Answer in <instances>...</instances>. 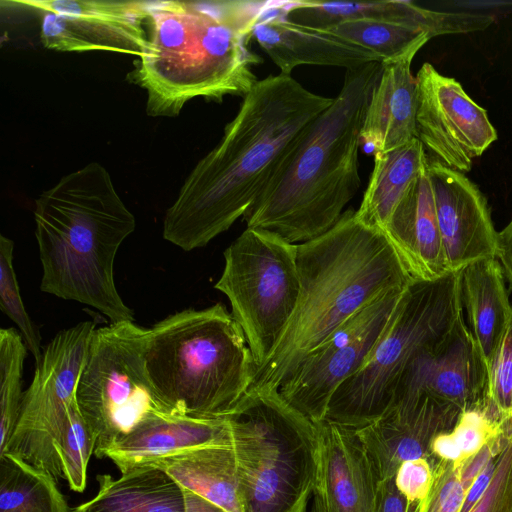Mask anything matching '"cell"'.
<instances>
[{
    "label": "cell",
    "instance_id": "6da1fadb",
    "mask_svg": "<svg viewBox=\"0 0 512 512\" xmlns=\"http://www.w3.org/2000/svg\"><path fill=\"white\" fill-rule=\"evenodd\" d=\"M334 101L291 75H270L243 96L220 142L194 166L163 221V238L188 252L243 217L281 158Z\"/></svg>",
    "mask_w": 512,
    "mask_h": 512
},
{
    "label": "cell",
    "instance_id": "7a4b0ae2",
    "mask_svg": "<svg viewBox=\"0 0 512 512\" xmlns=\"http://www.w3.org/2000/svg\"><path fill=\"white\" fill-rule=\"evenodd\" d=\"M270 2L153 1L145 50L127 76L146 91L147 115L175 117L198 97L245 96L263 62L249 43Z\"/></svg>",
    "mask_w": 512,
    "mask_h": 512
},
{
    "label": "cell",
    "instance_id": "3957f363",
    "mask_svg": "<svg viewBox=\"0 0 512 512\" xmlns=\"http://www.w3.org/2000/svg\"><path fill=\"white\" fill-rule=\"evenodd\" d=\"M380 71V62L346 70L333 103L289 148L244 214L247 228L300 244L339 221L361 186V130Z\"/></svg>",
    "mask_w": 512,
    "mask_h": 512
},
{
    "label": "cell",
    "instance_id": "277c9868",
    "mask_svg": "<svg viewBox=\"0 0 512 512\" xmlns=\"http://www.w3.org/2000/svg\"><path fill=\"white\" fill-rule=\"evenodd\" d=\"M297 264L296 308L249 390H278L303 358L350 317L413 281L385 233L361 224L352 209L323 235L297 244Z\"/></svg>",
    "mask_w": 512,
    "mask_h": 512
},
{
    "label": "cell",
    "instance_id": "5b68a950",
    "mask_svg": "<svg viewBox=\"0 0 512 512\" xmlns=\"http://www.w3.org/2000/svg\"><path fill=\"white\" fill-rule=\"evenodd\" d=\"M40 290L97 309L111 323L134 321L114 281V260L136 219L98 162L77 169L35 201Z\"/></svg>",
    "mask_w": 512,
    "mask_h": 512
},
{
    "label": "cell",
    "instance_id": "8992f818",
    "mask_svg": "<svg viewBox=\"0 0 512 512\" xmlns=\"http://www.w3.org/2000/svg\"><path fill=\"white\" fill-rule=\"evenodd\" d=\"M145 364L171 414L227 419L258 370L243 330L222 303L186 309L147 329Z\"/></svg>",
    "mask_w": 512,
    "mask_h": 512
},
{
    "label": "cell",
    "instance_id": "52a82bcc",
    "mask_svg": "<svg viewBox=\"0 0 512 512\" xmlns=\"http://www.w3.org/2000/svg\"><path fill=\"white\" fill-rule=\"evenodd\" d=\"M227 419L243 511L308 512L318 468L316 424L279 390H249Z\"/></svg>",
    "mask_w": 512,
    "mask_h": 512
},
{
    "label": "cell",
    "instance_id": "ba28073f",
    "mask_svg": "<svg viewBox=\"0 0 512 512\" xmlns=\"http://www.w3.org/2000/svg\"><path fill=\"white\" fill-rule=\"evenodd\" d=\"M463 317L459 272L411 281L361 368L334 393L325 420L357 429L377 419L407 367L446 339Z\"/></svg>",
    "mask_w": 512,
    "mask_h": 512
},
{
    "label": "cell",
    "instance_id": "9c48e42d",
    "mask_svg": "<svg viewBox=\"0 0 512 512\" xmlns=\"http://www.w3.org/2000/svg\"><path fill=\"white\" fill-rule=\"evenodd\" d=\"M214 288L229 300L258 369L280 341L297 305V244L276 233L246 228L224 251Z\"/></svg>",
    "mask_w": 512,
    "mask_h": 512
},
{
    "label": "cell",
    "instance_id": "30bf717a",
    "mask_svg": "<svg viewBox=\"0 0 512 512\" xmlns=\"http://www.w3.org/2000/svg\"><path fill=\"white\" fill-rule=\"evenodd\" d=\"M146 337L147 329L134 321L111 323L93 333L75 397L95 435L99 458L146 417L169 413L147 373Z\"/></svg>",
    "mask_w": 512,
    "mask_h": 512
},
{
    "label": "cell",
    "instance_id": "8fae6325",
    "mask_svg": "<svg viewBox=\"0 0 512 512\" xmlns=\"http://www.w3.org/2000/svg\"><path fill=\"white\" fill-rule=\"evenodd\" d=\"M95 329L94 322L83 321L49 342L23 393L16 426L2 453L62 478L59 449Z\"/></svg>",
    "mask_w": 512,
    "mask_h": 512
},
{
    "label": "cell",
    "instance_id": "7c38bea8",
    "mask_svg": "<svg viewBox=\"0 0 512 512\" xmlns=\"http://www.w3.org/2000/svg\"><path fill=\"white\" fill-rule=\"evenodd\" d=\"M405 288L380 296L311 350L279 387L281 396L313 423L325 420L334 393L361 368Z\"/></svg>",
    "mask_w": 512,
    "mask_h": 512
},
{
    "label": "cell",
    "instance_id": "4fadbf2b",
    "mask_svg": "<svg viewBox=\"0 0 512 512\" xmlns=\"http://www.w3.org/2000/svg\"><path fill=\"white\" fill-rule=\"evenodd\" d=\"M42 13L40 40L60 52L109 51L140 57L152 1L18 0Z\"/></svg>",
    "mask_w": 512,
    "mask_h": 512
},
{
    "label": "cell",
    "instance_id": "5bb4252c",
    "mask_svg": "<svg viewBox=\"0 0 512 512\" xmlns=\"http://www.w3.org/2000/svg\"><path fill=\"white\" fill-rule=\"evenodd\" d=\"M417 138L447 167L469 172L473 160L497 140L487 111L454 78L423 63L417 75Z\"/></svg>",
    "mask_w": 512,
    "mask_h": 512
},
{
    "label": "cell",
    "instance_id": "9a60e30c",
    "mask_svg": "<svg viewBox=\"0 0 512 512\" xmlns=\"http://www.w3.org/2000/svg\"><path fill=\"white\" fill-rule=\"evenodd\" d=\"M428 173L449 272L497 258L499 235L480 189L464 173L428 159Z\"/></svg>",
    "mask_w": 512,
    "mask_h": 512
},
{
    "label": "cell",
    "instance_id": "2e32d148",
    "mask_svg": "<svg viewBox=\"0 0 512 512\" xmlns=\"http://www.w3.org/2000/svg\"><path fill=\"white\" fill-rule=\"evenodd\" d=\"M460 412L449 403L422 394L391 404L377 419L355 429L378 482L393 479L405 461L424 457L431 462L433 438L451 431Z\"/></svg>",
    "mask_w": 512,
    "mask_h": 512
},
{
    "label": "cell",
    "instance_id": "e0dca14e",
    "mask_svg": "<svg viewBox=\"0 0 512 512\" xmlns=\"http://www.w3.org/2000/svg\"><path fill=\"white\" fill-rule=\"evenodd\" d=\"M486 388L487 369L463 317L446 339L407 367L391 404L428 394L463 411L481 401Z\"/></svg>",
    "mask_w": 512,
    "mask_h": 512
},
{
    "label": "cell",
    "instance_id": "ac0fdd59",
    "mask_svg": "<svg viewBox=\"0 0 512 512\" xmlns=\"http://www.w3.org/2000/svg\"><path fill=\"white\" fill-rule=\"evenodd\" d=\"M318 468L314 495L326 512H375L377 477L354 428L316 423Z\"/></svg>",
    "mask_w": 512,
    "mask_h": 512
},
{
    "label": "cell",
    "instance_id": "d6986e66",
    "mask_svg": "<svg viewBox=\"0 0 512 512\" xmlns=\"http://www.w3.org/2000/svg\"><path fill=\"white\" fill-rule=\"evenodd\" d=\"M253 40L279 68L291 75L301 65L337 66L346 70L379 62L370 51L324 29L290 21L282 1H271L253 30Z\"/></svg>",
    "mask_w": 512,
    "mask_h": 512
},
{
    "label": "cell",
    "instance_id": "ffe728a7",
    "mask_svg": "<svg viewBox=\"0 0 512 512\" xmlns=\"http://www.w3.org/2000/svg\"><path fill=\"white\" fill-rule=\"evenodd\" d=\"M233 442L229 419L154 413L104 453L121 473L197 448Z\"/></svg>",
    "mask_w": 512,
    "mask_h": 512
},
{
    "label": "cell",
    "instance_id": "44dd1931",
    "mask_svg": "<svg viewBox=\"0 0 512 512\" xmlns=\"http://www.w3.org/2000/svg\"><path fill=\"white\" fill-rule=\"evenodd\" d=\"M384 233L413 280L433 281L450 273L428 164L397 206Z\"/></svg>",
    "mask_w": 512,
    "mask_h": 512
},
{
    "label": "cell",
    "instance_id": "7402d4cb",
    "mask_svg": "<svg viewBox=\"0 0 512 512\" xmlns=\"http://www.w3.org/2000/svg\"><path fill=\"white\" fill-rule=\"evenodd\" d=\"M98 492L72 512H225L162 469L145 465L97 476Z\"/></svg>",
    "mask_w": 512,
    "mask_h": 512
},
{
    "label": "cell",
    "instance_id": "603a6c76",
    "mask_svg": "<svg viewBox=\"0 0 512 512\" xmlns=\"http://www.w3.org/2000/svg\"><path fill=\"white\" fill-rule=\"evenodd\" d=\"M413 58L381 63L361 130V144L370 147L373 154L417 138L418 86L411 72Z\"/></svg>",
    "mask_w": 512,
    "mask_h": 512
},
{
    "label": "cell",
    "instance_id": "cb8c5ba5",
    "mask_svg": "<svg viewBox=\"0 0 512 512\" xmlns=\"http://www.w3.org/2000/svg\"><path fill=\"white\" fill-rule=\"evenodd\" d=\"M467 326L488 371L512 322L505 274L497 258L476 261L459 271Z\"/></svg>",
    "mask_w": 512,
    "mask_h": 512
},
{
    "label": "cell",
    "instance_id": "d4e9b609",
    "mask_svg": "<svg viewBox=\"0 0 512 512\" xmlns=\"http://www.w3.org/2000/svg\"><path fill=\"white\" fill-rule=\"evenodd\" d=\"M148 465L162 469L225 512H244L233 442L189 450Z\"/></svg>",
    "mask_w": 512,
    "mask_h": 512
},
{
    "label": "cell",
    "instance_id": "484cf974",
    "mask_svg": "<svg viewBox=\"0 0 512 512\" xmlns=\"http://www.w3.org/2000/svg\"><path fill=\"white\" fill-rule=\"evenodd\" d=\"M428 164L425 148L418 138L382 153L374 154V166L356 219L369 228L384 232L394 211Z\"/></svg>",
    "mask_w": 512,
    "mask_h": 512
},
{
    "label": "cell",
    "instance_id": "4316f807",
    "mask_svg": "<svg viewBox=\"0 0 512 512\" xmlns=\"http://www.w3.org/2000/svg\"><path fill=\"white\" fill-rule=\"evenodd\" d=\"M286 17L304 26L325 29L339 23L368 19L403 23L421 29L430 38L443 25L440 11L430 10L411 1L326 2L319 0L282 1Z\"/></svg>",
    "mask_w": 512,
    "mask_h": 512
},
{
    "label": "cell",
    "instance_id": "83f0119b",
    "mask_svg": "<svg viewBox=\"0 0 512 512\" xmlns=\"http://www.w3.org/2000/svg\"><path fill=\"white\" fill-rule=\"evenodd\" d=\"M56 480L12 453L0 454V512H72Z\"/></svg>",
    "mask_w": 512,
    "mask_h": 512
},
{
    "label": "cell",
    "instance_id": "f1b7e54d",
    "mask_svg": "<svg viewBox=\"0 0 512 512\" xmlns=\"http://www.w3.org/2000/svg\"><path fill=\"white\" fill-rule=\"evenodd\" d=\"M324 30L370 51L380 63L415 56L431 39L414 26L368 19L345 21Z\"/></svg>",
    "mask_w": 512,
    "mask_h": 512
},
{
    "label": "cell",
    "instance_id": "f546056e",
    "mask_svg": "<svg viewBox=\"0 0 512 512\" xmlns=\"http://www.w3.org/2000/svg\"><path fill=\"white\" fill-rule=\"evenodd\" d=\"M27 349L17 330H0V453L6 448L18 420Z\"/></svg>",
    "mask_w": 512,
    "mask_h": 512
},
{
    "label": "cell",
    "instance_id": "4dcf8cb0",
    "mask_svg": "<svg viewBox=\"0 0 512 512\" xmlns=\"http://www.w3.org/2000/svg\"><path fill=\"white\" fill-rule=\"evenodd\" d=\"M14 242L0 236V309L19 328L23 340L32 353L35 366L42 359L41 337L27 313L13 266Z\"/></svg>",
    "mask_w": 512,
    "mask_h": 512
},
{
    "label": "cell",
    "instance_id": "1f68e13d",
    "mask_svg": "<svg viewBox=\"0 0 512 512\" xmlns=\"http://www.w3.org/2000/svg\"><path fill=\"white\" fill-rule=\"evenodd\" d=\"M95 446V435L84 420L75 401L71 407L69 424L59 449L62 479L66 480L70 489L75 492H83L86 487L88 463L95 451Z\"/></svg>",
    "mask_w": 512,
    "mask_h": 512
},
{
    "label": "cell",
    "instance_id": "d6a6232c",
    "mask_svg": "<svg viewBox=\"0 0 512 512\" xmlns=\"http://www.w3.org/2000/svg\"><path fill=\"white\" fill-rule=\"evenodd\" d=\"M466 493L458 463L436 460L433 463V483L425 500L424 512H461Z\"/></svg>",
    "mask_w": 512,
    "mask_h": 512
},
{
    "label": "cell",
    "instance_id": "836d02e7",
    "mask_svg": "<svg viewBox=\"0 0 512 512\" xmlns=\"http://www.w3.org/2000/svg\"><path fill=\"white\" fill-rule=\"evenodd\" d=\"M469 512H512V418L508 420L505 446L498 456L493 478Z\"/></svg>",
    "mask_w": 512,
    "mask_h": 512
},
{
    "label": "cell",
    "instance_id": "e575fe53",
    "mask_svg": "<svg viewBox=\"0 0 512 512\" xmlns=\"http://www.w3.org/2000/svg\"><path fill=\"white\" fill-rule=\"evenodd\" d=\"M394 481L409 501L425 500L433 483V466L427 458L405 461L398 468Z\"/></svg>",
    "mask_w": 512,
    "mask_h": 512
},
{
    "label": "cell",
    "instance_id": "d590c367",
    "mask_svg": "<svg viewBox=\"0 0 512 512\" xmlns=\"http://www.w3.org/2000/svg\"><path fill=\"white\" fill-rule=\"evenodd\" d=\"M425 500L409 501L396 487L394 478L379 481L375 512H424Z\"/></svg>",
    "mask_w": 512,
    "mask_h": 512
},
{
    "label": "cell",
    "instance_id": "8d00e7d4",
    "mask_svg": "<svg viewBox=\"0 0 512 512\" xmlns=\"http://www.w3.org/2000/svg\"><path fill=\"white\" fill-rule=\"evenodd\" d=\"M432 466L436 460L461 462L462 454L454 440L451 431L442 432L436 435L430 445Z\"/></svg>",
    "mask_w": 512,
    "mask_h": 512
},
{
    "label": "cell",
    "instance_id": "74e56055",
    "mask_svg": "<svg viewBox=\"0 0 512 512\" xmlns=\"http://www.w3.org/2000/svg\"><path fill=\"white\" fill-rule=\"evenodd\" d=\"M498 456L491 459L486 464L484 469L479 473V475L472 483L471 487L466 493V497L462 505L461 512H469L474 507V505L479 501L482 495L485 493L487 487L489 486L493 478L497 466Z\"/></svg>",
    "mask_w": 512,
    "mask_h": 512
},
{
    "label": "cell",
    "instance_id": "f35d334b",
    "mask_svg": "<svg viewBox=\"0 0 512 512\" xmlns=\"http://www.w3.org/2000/svg\"><path fill=\"white\" fill-rule=\"evenodd\" d=\"M499 252L497 259L502 265L505 277L512 285V218L507 225L498 232Z\"/></svg>",
    "mask_w": 512,
    "mask_h": 512
},
{
    "label": "cell",
    "instance_id": "ab89813d",
    "mask_svg": "<svg viewBox=\"0 0 512 512\" xmlns=\"http://www.w3.org/2000/svg\"><path fill=\"white\" fill-rule=\"evenodd\" d=\"M310 512H326L317 496L313 495Z\"/></svg>",
    "mask_w": 512,
    "mask_h": 512
}]
</instances>
